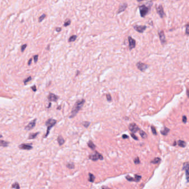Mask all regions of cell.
<instances>
[{"label": "cell", "mask_w": 189, "mask_h": 189, "mask_svg": "<svg viewBox=\"0 0 189 189\" xmlns=\"http://www.w3.org/2000/svg\"><path fill=\"white\" fill-rule=\"evenodd\" d=\"M39 133H40L39 132H37V133L30 134L29 137H28V139H35L37 137V135Z\"/></svg>", "instance_id": "cell-18"}, {"label": "cell", "mask_w": 189, "mask_h": 189, "mask_svg": "<svg viewBox=\"0 0 189 189\" xmlns=\"http://www.w3.org/2000/svg\"><path fill=\"white\" fill-rule=\"evenodd\" d=\"M89 179H88V181L91 182V183H93L94 181V180L95 179V177L94 176V175L93 174H92L91 173H89Z\"/></svg>", "instance_id": "cell-19"}, {"label": "cell", "mask_w": 189, "mask_h": 189, "mask_svg": "<svg viewBox=\"0 0 189 189\" xmlns=\"http://www.w3.org/2000/svg\"><path fill=\"white\" fill-rule=\"evenodd\" d=\"M66 166H67V167H68V168L70 169H73L74 168V164L73 163H68Z\"/></svg>", "instance_id": "cell-27"}, {"label": "cell", "mask_w": 189, "mask_h": 189, "mask_svg": "<svg viewBox=\"0 0 189 189\" xmlns=\"http://www.w3.org/2000/svg\"><path fill=\"white\" fill-rule=\"evenodd\" d=\"M57 141H58V144L60 146H62V145H63L64 144H65V139H64V138L61 136V135H59V136L58 137Z\"/></svg>", "instance_id": "cell-16"}, {"label": "cell", "mask_w": 189, "mask_h": 189, "mask_svg": "<svg viewBox=\"0 0 189 189\" xmlns=\"http://www.w3.org/2000/svg\"><path fill=\"white\" fill-rule=\"evenodd\" d=\"M185 34L189 35V23H187L185 26Z\"/></svg>", "instance_id": "cell-23"}, {"label": "cell", "mask_w": 189, "mask_h": 189, "mask_svg": "<svg viewBox=\"0 0 189 189\" xmlns=\"http://www.w3.org/2000/svg\"><path fill=\"white\" fill-rule=\"evenodd\" d=\"M61 30H62V28L60 27H57L56 28V31L57 32H60V31H61Z\"/></svg>", "instance_id": "cell-43"}, {"label": "cell", "mask_w": 189, "mask_h": 189, "mask_svg": "<svg viewBox=\"0 0 189 189\" xmlns=\"http://www.w3.org/2000/svg\"><path fill=\"white\" fill-rule=\"evenodd\" d=\"M127 7H128V4L127 3H122V4H120L118 10L117 14H119L120 13L125 11Z\"/></svg>", "instance_id": "cell-13"}, {"label": "cell", "mask_w": 189, "mask_h": 189, "mask_svg": "<svg viewBox=\"0 0 189 189\" xmlns=\"http://www.w3.org/2000/svg\"><path fill=\"white\" fill-rule=\"evenodd\" d=\"M129 129L131 131L133 132V133H136L138 130H140L139 128L137 126V125L135 124V123L130 124L129 126Z\"/></svg>", "instance_id": "cell-14"}, {"label": "cell", "mask_w": 189, "mask_h": 189, "mask_svg": "<svg viewBox=\"0 0 189 189\" xmlns=\"http://www.w3.org/2000/svg\"><path fill=\"white\" fill-rule=\"evenodd\" d=\"M36 121H37L36 118L33 119V120H32L31 122L28 123L27 125L25 127V129L27 130H31L32 129H33L35 127V124H36Z\"/></svg>", "instance_id": "cell-10"}, {"label": "cell", "mask_w": 189, "mask_h": 189, "mask_svg": "<svg viewBox=\"0 0 189 189\" xmlns=\"http://www.w3.org/2000/svg\"><path fill=\"white\" fill-rule=\"evenodd\" d=\"M187 93V97H189V89H188L187 91V93Z\"/></svg>", "instance_id": "cell-46"}, {"label": "cell", "mask_w": 189, "mask_h": 189, "mask_svg": "<svg viewBox=\"0 0 189 189\" xmlns=\"http://www.w3.org/2000/svg\"><path fill=\"white\" fill-rule=\"evenodd\" d=\"M183 169L186 172V177L188 181L189 180V164L188 163L184 164Z\"/></svg>", "instance_id": "cell-15"}, {"label": "cell", "mask_w": 189, "mask_h": 189, "mask_svg": "<svg viewBox=\"0 0 189 189\" xmlns=\"http://www.w3.org/2000/svg\"><path fill=\"white\" fill-rule=\"evenodd\" d=\"M134 29L140 33H142L147 30V26L145 25H135L133 26Z\"/></svg>", "instance_id": "cell-7"}, {"label": "cell", "mask_w": 189, "mask_h": 189, "mask_svg": "<svg viewBox=\"0 0 189 189\" xmlns=\"http://www.w3.org/2000/svg\"><path fill=\"white\" fill-rule=\"evenodd\" d=\"M60 108H61V106H59V107H57V110L58 109V110H60Z\"/></svg>", "instance_id": "cell-48"}, {"label": "cell", "mask_w": 189, "mask_h": 189, "mask_svg": "<svg viewBox=\"0 0 189 189\" xmlns=\"http://www.w3.org/2000/svg\"><path fill=\"white\" fill-rule=\"evenodd\" d=\"M27 45L26 44H24L22 45V47H21V51L23 52L25 50V49H26V48L27 47Z\"/></svg>", "instance_id": "cell-38"}, {"label": "cell", "mask_w": 189, "mask_h": 189, "mask_svg": "<svg viewBox=\"0 0 189 189\" xmlns=\"http://www.w3.org/2000/svg\"><path fill=\"white\" fill-rule=\"evenodd\" d=\"M19 148L22 150H30L33 148L32 144H21L19 146Z\"/></svg>", "instance_id": "cell-12"}, {"label": "cell", "mask_w": 189, "mask_h": 189, "mask_svg": "<svg viewBox=\"0 0 189 189\" xmlns=\"http://www.w3.org/2000/svg\"><path fill=\"white\" fill-rule=\"evenodd\" d=\"M51 103H49V105H48V108H50V107H51Z\"/></svg>", "instance_id": "cell-49"}, {"label": "cell", "mask_w": 189, "mask_h": 189, "mask_svg": "<svg viewBox=\"0 0 189 189\" xmlns=\"http://www.w3.org/2000/svg\"><path fill=\"white\" fill-rule=\"evenodd\" d=\"M183 122L184 123H186V122H187V118H186V116H183Z\"/></svg>", "instance_id": "cell-41"}, {"label": "cell", "mask_w": 189, "mask_h": 189, "mask_svg": "<svg viewBox=\"0 0 189 189\" xmlns=\"http://www.w3.org/2000/svg\"><path fill=\"white\" fill-rule=\"evenodd\" d=\"M122 138H123V139H127V138H129V137H128V135H126V134H124V135H123Z\"/></svg>", "instance_id": "cell-44"}, {"label": "cell", "mask_w": 189, "mask_h": 189, "mask_svg": "<svg viewBox=\"0 0 189 189\" xmlns=\"http://www.w3.org/2000/svg\"><path fill=\"white\" fill-rule=\"evenodd\" d=\"M48 99L49 100V101L51 102H56L58 101V99H59V97L58 95H57L55 94L52 93H50L49 94V95H48Z\"/></svg>", "instance_id": "cell-11"}, {"label": "cell", "mask_w": 189, "mask_h": 189, "mask_svg": "<svg viewBox=\"0 0 189 189\" xmlns=\"http://www.w3.org/2000/svg\"><path fill=\"white\" fill-rule=\"evenodd\" d=\"M89 158L92 160V161H96L98 160H102L103 159V156L98 151H95L94 154H92L89 156Z\"/></svg>", "instance_id": "cell-5"}, {"label": "cell", "mask_w": 189, "mask_h": 189, "mask_svg": "<svg viewBox=\"0 0 189 189\" xmlns=\"http://www.w3.org/2000/svg\"><path fill=\"white\" fill-rule=\"evenodd\" d=\"M32 79V77L30 76V77H28L27 78H26V79H25L24 80H23V83L24 84L26 85V83L29 82L30 81H31Z\"/></svg>", "instance_id": "cell-30"}, {"label": "cell", "mask_w": 189, "mask_h": 189, "mask_svg": "<svg viewBox=\"0 0 189 189\" xmlns=\"http://www.w3.org/2000/svg\"><path fill=\"white\" fill-rule=\"evenodd\" d=\"M102 188H108V187H106V186H103V187H102Z\"/></svg>", "instance_id": "cell-51"}, {"label": "cell", "mask_w": 189, "mask_h": 189, "mask_svg": "<svg viewBox=\"0 0 189 189\" xmlns=\"http://www.w3.org/2000/svg\"><path fill=\"white\" fill-rule=\"evenodd\" d=\"M170 131V129H169V128H165L163 130L161 131V133L163 135H166L167 134H168V133Z\"/></svg>", "instance_id": "cell-22"}, {"label": "cell", "mask_w": 189, "mask_h": 189, "mask_svg": "<svg viewBox=\"0 0 189 189\" xmlns=\"http://www.w3.org/2000/svg\"><path fill=\"white\" fill-rule=\"evenodd\" d=\"M128 42H129V48L130 51H131L133 48L136 47V41L131 36H128Z\"/></svg>", "instance_id": "cell-9"}, {"label": "cell", "mask_w": 189, "mask_h": 189, "mask_svg": "<svg viewBox=\"0 0 189 189\" xmlns=\"http://www.w3.org/2000/svg\"><path fill=\"white\" fill-rule=\"evenodd\" d=\"M77 36L76 35H72V36L70 37V38H69V40H68V42H74L76 41V40L77 39Z\"/></svg>", "instance_id": "cell-24"}, {"label": "cell", "mask_w": 189, "mask_h": 189, "mask_svg": "<svg viewBox=\"0 0 189 189\" xmlns=\"http://www.w3.org/2000/svg\"><path fill=\"white\" fill-rule=\"evenodd\" d=\"M79 71H77V73L76 74V76H77L78 75V74H79Z\"/></svg>", "instance_id": "cell-50"}, {"label": "cell", "mask_w": 189, "mask_h": 189, "mask_svg": "<svg viewBox=\"0 0 189 189\" xmlns=\"http://www.w3.org/2000/svg\"><path fill=\"white\" fill-rule=\"evenodd\" d=\"M85 102V99H82L80 100H78V101L75 103L72 111H71L70 115L69 116V118H73L74 116H76L78 113L82 108Z\"/></svg>", "instance_id": "cell-2"}, {"label": "cell", "mask_w": 189, "mask_h": 189, "mask_svg": "<svg viewBox=\"0 0 189 189\" xmlns=\"http://www.w3.org/2000/svg\"><path fill=\"white\" fill-rule=\"evenodd\" d=\"M106 98L107 99V100H108V102H111L112 100V97L111 95H110V94H108L106 95Z\"/></svg>", "instance_id": "cell-35"}, {"label": "cell", "mask_w": 189, "mask_h": 189, "mask_svg": "<svg viewBox=\"0 0 189 189\" xmlns=\"http://www.w3.org/2000/svg\"><path fill=\"white\" fill-rule=\"evenodd\" d=\"M38 55H35L33 57V59H34V63H37V60H38Z\"/></svg>", "instance_id": "cell-39"}, {"label": "cell", "mask_w": 189, "mask_h": 189, "mask_svg": "<svg viewBox=\"0 0 189 189\" xmlns=\"http://www.w3.org/2000/svg\"><path fill=\"white\" fill-rule=\"evenodd\" d=\"M0 144H1V147H7L9 144V142L7 141H4L3 140H0Z\"/></svg>", "instance_id": "cell-21"}, {"label": "cell", "mask_w": 189, "mask_h": 189, "mask_svg": "<svg viewBox=\"0 0 189 189\" xmlns=\"http://www.w3.org/2000/svg\"><path fill=\"white\" fill-rule=\"evenodd\" d=\"M155 8H156L157 13L158 14L159 16H160V18H161V19H163L164 17H165L166 15L164 12V8H163V6L162 5L160 4L159 5H156L155 6Z\"/></svg>", "instance_id": "cell-4"}, {"label": "cell", "mask_w": 189, "mask_h": 189, "mask_svg": "<svg viewBox=\"0 0 189 189\" xmlns=\"http://www.w3.org/2000/svg\"><path fill=\"white\" fill-rule=\"evenodd\" d=\"M176 1H179V0H176Z\"/></svg>", "instance_id": "cell-52"}, {"label": "cell", "mask_w": 189, "mask_h": 189, "mask_svg": "<svg viewBox=\"0 0 189 189\" xmlns=\"http://www.w3.org/2000/svg\"><path fill=\"white\" fill-rule=\"evenodd\" d=\"M151 130H152V134H154V135H156V134H157V133H156V131L155 128L154 127L151 126Z\"/></svg>", "instance_id": "cell-36"}, {"label": "cell", "mask_w": 189, "mask_h": 189, "mask_svg": "<svg viewBox=\"0 0 189 189\" xmlns=\"http://www.w3.org/2000/svg\"><path fill=\"white\" fill-rule=\"evenodd\" d=\"M46 14H43V15H41L40 17H39V19H38V21H39V22H42V21H43V20L44 19H45V18H46Z\"/></svg>", "instance_id": "cell-29"}, {"label": "cell", "mask_w": 189, "mask_h": 189, "mask_svg": "<svg viewBox=\"0 0 189 189\" xmlns=\"http://www.w3.org/2000/svg\"><path fill=\"white\" fill-rule=\"evenodd\" d=\"M140 136L141 137V138H143V139L147 138V134H146V133H145V132L144 131H142V130H140Z\"/></svg>", "instance_id": "cell-26"}, {"label": "cell", "mask_w": 189, "mask_h": 189, "mask_svg": "<svg viewBox=\"0 0 189 189\" xmlns=\"http://www.w3.org/2000/svg\"><path fill=\"white\" fill-rule=\"evenodd\" d=\"M82 125H83L85 127V128H87L89 126V125H90V122H83L82 123Z\"/></svg>", "instance_id": "cell-32"}, {"label": "cell", "mask_w": 189, "mask_h": 189, "mask_svg": "<svg viewBox=\"0 0 189 189\" xmlns=\"http://www.w3.org/2000/svg\"><path fill=\"white\" fill-rule=\"evenodd\" d=\"M152 5V1H150L146 3L145 4L140 5L138 7L141 17L144 18L147 15H148L150 12Z\"/></svg>", "instance_id": "cell-1"}, {"label": "cell", "mask_w": 189, "mask_h": 189, "mask_svg": "<svg viewBox=\"0 0 189 189\" xmlns=\"http://www.w3.org/2000/svg\"><path fill=\"white\" fill-rule=\"evenodd\" d=\"M158 33L159 35L160 42H161V44L163 46H164L166 43V37L164 33V32L163 30H159Z\"/></svg>", "instance_id": "cell-6"}, {"label": "cell", "mask_w": 189, "mask_h": 189, "mask_svg": "<svg viewBox=\"0 0 189 189\" xmlns=\"http://www.w3.org/2000/svg\"><path fill=\"white\" fill-rule=\"evenodd\" d=\"M32 58L30 59L29 61H28V66H30V65H31V63H32Z\"/></svg>", "instance_id": "cell-45"}, {"label": "cell", "mask_w": 189, "mask_h": 189, "mask_svg": "<svg viewBox=\"0 0 189 189\" xmlns=\"http://www.w3.org/2000/svg\"><path fill=\"white\" fill-rule=\"evenodd\" d=\"M88 146L89 148H90L92 150H94L96 148V146L93 143V142L92 140H89V142H88Z\"/></svg>", "instance_id": "cell-17"}, {"label": "cell", "mask_w": 189, "mask_h": 189, "mask_svg": "<svg viewBox=\"0 0 189 189\" xmlns=\"http://www.w3.org/2000/svg\"><path fill=\"white\" fill-rule=\"evenodd\" d=\"M56 123H57L56 120L52 119V118L48 119L47 121H46L45 125L47 127V132H46V134L44 135L43 138H47L48 137V134H49L50 130L51 129V128L52 127H53L56 124Z\"/></svg>", "instance_id": "cell-3"}, {"label": "cell", "mask_w": 189, "mask_h": 189, "mask_svg": "<svg viewBox=\"0 0 189 189\" xmlns=\"http://www.w3.org/2000/svg\"><path fill=\"white\" fill-rule=\"evenodd\" d=\"M31 88L33 90V92H35L37 91V88H36V87H35V85H33L32 87H31Z\"/></svg>", "instance_id": "cell-42"}, {"label": "cell", "mask_w": 189, "mask_h": 189, "mask_svg": "<svg viewBox=\"0 0 189 189\" xmlns=\"http://www.w3.org/2000/svg\"><path fill=\"white\" fill-rule=\"evenodd\" d=\"M134 163L135 164H140V160L138 158H137L136 159H135L134 160Z\"/></svg>", "instance_id": "cell-37"}, {"label": "cell", "mask_w": 189, "mask_h": 189, "mask_svg": "<svg viewBox=\"0 0 189 189\" xmlns=\"http://www.w3.org/2000/svg\"><path fill=\"white\" fill-rule=\"evenodd\" d=\"M137 1L138 2H142V1H146V0H137Z\"/></svg>", "instance_id": "cell-47"}, {"label": "cell", "mask_w": 189, "mask_h": 189, "mask_svg": "<svg viewBox=\"0 0 189 189\" xmlns=\"http://www.w3.org/2000/svg\"><path fill=\"white\" fill-rule=\"evenodd\" d=\"M160 161H161V159H160L159 158H155L154 160H152V161H151V163L156 164L159 163Z\"/></svg>", "instance_id": "cell-25"}, {"label": "cell", "mask_w": 189, "mask_h": 189, "mask_svg": "<svg viewBox=\"0 0 189 189\" xmlns=\"http://www.w3.org/2000/svg\"><path fill=\"white\" fill-rule=\"evenodd\" d=\"M126 179L127 180L129 181H136V180H135V179H134V178L132 177H130V176L128 175L126 176Z\"/></svg>", "instance_id": "cell-31"}, {"label": "cell", "mask_w": 189, "mask_h": 189, "mask_svg": "<svg viewBox=\"0 0 189 189\" xmlns=\"http://www.w3.org/2000/svg\"><path fill=\"white\" fill-rule=\"evenodd\" d=\"M131 137L133 138V139H134L135 140H138V138L137 137H136V135H135L134 134H133V133L131 134Z\"/></svg>", "instance_id": "cell-40"}, {"label": "cell", "mask_w": 189, "mask_h": 189, "mask_svg": "<svg viewBox=\"0 0 189 189\" xmlns=\"http://www.w3.org/2000/svg\"><path fill=\"white\" fill-rule=\"evenodd\" d=\"M12 188H20V185L18 183H15L12 184Z\"/></svg>", "instance_id": "cell-28"}, {"label": "cell", "mask_w": 189, "mask_h": 189, "mask_svg": "<svg viewBox=\"0 0 189 189\" xmlns=\"http://www.w3.org/2000/svg\"><path fill=\"white\" fill-rule=\"evenodd\" d=\"M137 67L138 68V69L139 70H140L141 72H144V71L147 69L149 67V66L147 64L142 63L141 62H138L137 63Z\"/></svg>", "instance_id": "cell-8"}, {"label": "cell", "mask_w": 189, "mask_h": 189, "mask_svg": "<svg viewBox=\"0 0 189 189\" xmlns=\"http://www.w3.org/2000/svg\"><path fill=\"white\" fill-rule=\"evenodd\" d=\"M141 176L140 175H135V179L137 182L139 181L141 179Z\"/></svg>", "instance_id": "cell-34"}, {"label": "cell", "mask_w": 189, "mask_h": 189, "mask_svg": "<svg viewBox=\"0 0 189 189\" xmlns=\"http://www.w3.org/2000/svg\"><path fill=\"white\" fill-rule=\"evenodd\" d=\"M70 23H71V21L70 20H67V21H65V22L64 23V26H65V27L68 26L70 24Z\"/></svg>", "instance_id": "cell-33"}, {"label": "cell", "mask_w": 189, "mask_h": 189, "mask_svg": "<svg viewBox=\"0 0 189 189\" xmlns=\"http://www.w3.org/2000/svg\"><path fill=\"white\" fill-rule=\"evenodd\" d=\"M177 144L178 145H179L180 147H182V148H184V147H186V143L184 141H183L181 140H180L177 141Z\"/></svg>", "instance_id": "cell-20"}]
</instances>
